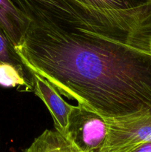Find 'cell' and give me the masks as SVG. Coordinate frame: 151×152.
I'll use <instances>...</instances> for the list:
<instances>
[{
    "instance_id": "obj_1",
    "label": "cell",
    "mask_w": 151,
    "mask_h": 152,
    "mask_svg": "<svg viewBox=\"0 0 151 152\" xmlns=\"http://www.w3.org/2000/svg\"><path fill=\"white\" fill-rule=\"evenodd\" d=\"M15 50L59 94L104 118L151 115V53L32 22Z\"/></svg>"
},
{
    "instance_id": "obj_2",
    "label": "cell",
    "mask_w": 151,
    "mask_h": 152,
    "mask_svg": "<svg viewBox=\"0 0 151 152\" xmlns=\"http://www.w3.org/2000/svg\"><path fill=\"white\" fill-rule=\"evenodd\" d=\"M65 136L82 152H101L107 137V126L104 117L78 105L70 114Z\"/></svg>"
},
{
    "instance_id": "obj_3",
    "label": "cell",
    "mask_w": 151,
    "mask_h": 152,
    "mask_svg": "<svg viewBox=\"0 0 151 152\" xmlns=\"http://www.w3.org/2000/svg\"><path fill=\"white\" fill-rule=\"evenodd\" d=\"M107 137L101 152H129L139 144L151 142V115L105 118Z\"/></svg>"
},
{
    "instance_id": "obj_4",
    "label": "cell",
    "mask_w": 151,
    "mask_h": 152,
    "mask_svg": "<svg viewBox=\"0 0 151 152\" xmlns=\"http://www.w3.org/2000/svg\"><path fill=\"white\" fill-rule=\"evenodd\" d=\"M31 73L33 91L48 108L54 122L56 131L65 135L68 128L70 114L73 105L65 102L59 92L42 77L32 71Z\"/></svg>"
},
{
    "instance_id": "obj_5",
    "label": "cell",
    "mask_w": 151,
    "mask_h": 152,
    "mask_svg": "<svg viewBox=\"0 0 151 152\" xmlns=\"http://www.w3.org/2000/svg\"><path fill=\"white\" fill-rule=\"evenodd\" d=\"M30 20L10 0H0V29L15 47L21 44Z\"/></svg>"
},
{
    "instance_id": "obj_6",
    "label": "cell",
    "mask_w": 151,
    "mask_h": 152,
    "mask_svg": "<svg viewBox=\"0 0 151 152\" xmlns=\"http://www.w3.org/2000/svg\"><path fill=\"white\" fill-rule=\"evenodd\" d=\"M23 152H82L57 131L45 130Z\"/></svg>"
},
{
    "instance_id": "obj_7",
    "label": "cell",
    "mask_w": 151,
    "mask_h": 152,
    "mask_svg": "<svg viewBox=\"0 0 151 152\" xmlns=\"http://www.w3.org/2000/svg\"><path fill=\"white\" fill-rule=\"evenodd\" d=\"M0 63L14 65L32 84V73L26 68L7 36L0 29Z\"/></svg>"
},
{
    "instance_id": "obj_8",
    "label": "cell",
    "mask_w": 151,
    "mask_h": 152,
    "mask_svg": "<svg viewBox=\"0 0 151 152\" xmlns=\"http://www.w3.org/2000/svg\"><path fill=\"white\" fill-rule=\"evenodd\" d=\"M0 86L4 88H24V91H33L30 82L14 65L0 63Z\"/></svg>"
},
{
    "instance_id": "obj_9",
    "label": "cell",
    "mask_w": 151,
    "mask_h": 152,
    "mask_svg": "<svg viewBox=\"0 0 151 152\" xmlns=\"http://www.w3.org/2000/svg\"><path fill=\"white\" fill-rule=\"evenodd\" d=\"M129 152H151V142L139 144Z\"/></svg>"
},
{
    "instance_id": "obj_10",
    "label": "cell",
    "mask_w": 151,
    "mask_h": 152,
    "mask_svg": "<svg viewBox=\"0 0 151 152\" xmlns=\"http://www.w3.org/2000/svg\"><path fill=\"white\" fill-rule=\"evenodd\" d=\"M134 1L140 4H146V3L150 2L151 0H134Z\"/></svg>"
}]
</instances>
